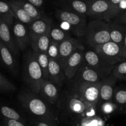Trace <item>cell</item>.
I'll list each match as a JSON object with an SVG mask.
<instances>
[{
  "mask_svg": "<svg viewBox=\"0 0 126 126\" xmlns=\"http://www.w3.org/2000/svg\"><path fill=\"white\" fill-rule=\"evenodd\" d=\"M117 109V106L115 105V103L112 101L105 102V103H103L101 104V112L105 114H109L112 113Z\"/></svg>",
  "mask_w": 126,
  "mask_h": 126,
  "instance_id": "33",
  "label": "cell"
},
{
  "mask_svg": "<svg viewBox=\"0 0 126 126\" xmlns=\"http://www.w3.org/2000/svg\"><path fill=\"white\" fill-rule=\"evenodd\" d=\"M16 90V86L7 79L4 75L0 73V92H11Z\"/></svg>",
  "mask_w": 126,
  "mask_h": 126,
  "instance_id": "31",
  "label": "cell"
},
{
  "mask_svg": "<svg viewBox=\"0 0 126 126\" xmlns=\"http://www.w3.org/2000/svg\"><path fill=\"white\" fill-rule=\"evenodd\" d=\"M0 18L6 20L12 23L14 22V19L16 18L8 2L0 1Z\"/></svg>",
  "mask_w": 126,
  "mask_h": 126,
  "instance_id": "29",
  "label": "cell"
},
{
  "mask_svg": "<svg viewBox=\"0 0 126 126\" xmlns=\"http://www.w3.org/2000/svg\"><path fill=\"white\" fill-rule=\"evenodd\" d=\"M84 49H77L65 61L63 70L67 79L70 80L75 76L84 62Z\"/></svg>",
  "mask_w": 126,
  "mask_h": 126,
  "instance_id": "12",
  "label": "cell"
},
{
  "mask_svg": "<svg viewBox=\"0 0 126 126\" xmlns=\"http://www.w3.org/2000/svg\"><path fill=\"white\" fill-rule=\"evenodd\" d=\"M84 36L86 43L92 48L111 41L109 23L92 20L86 24Z\"/></svg>",
  "mask_w": 126,
  "mask_h": 126,
  "instance_id": "5",
  "label": "cell"
},
{
  "mask_svg": "<svg viewBox=\"0 0 126 126\" xmlns=\"http://www.w3.org/2000/svg\"><path fill=\"white\" fill-rule=\"evenodd\" d=\"M111 75L116 79L126 81V61L122 62L114 65Z\"/></svg>",
  "mask_w": 126,
  "mask_h": 126,
  "instance_id": "30",
  "label": "cell"
},
{
  "mask_svg": "<svg viewBox=\"0 0 126 126\" xmlns=\"http://www.w3.org/2000/svg\"><path fill=\"white\" fill-rule=\"evenodd\" d=\"M120 7L122 12L126 11V0H121V2L120 3Z\"/></svg>",
  "mask_w": 126,
  "mask_h": 126,
  "instance_id": "39",
  "label": "cell"
},
{
  "mask_svg": "<svg viewBox=\"0 0 126 126\" xmlns=\"http://www.w3.org/2000/svg\"><path fill=\"white\" fill-rule=\"evenodd\" d=\"M51 40L60 44L64 40L71 37L70 33L65 30L60 28L51 27L49 33Z\"/></svg>",
  "mask_w": 126,
  "mask_h": 126,
  "instance_id": "28",
  "label": "cell"
},
{
  "mask_svg": "<svg viewBox=\"0 0 126 126\" xmlns=\"http://www.w3.org/2000/svg\"><path fill=\"white\" fill-rule=\"evenodd\" d=\"M101 83V81L96 83H82L72 87L69 92L88 107H95L100 100Z\"/></svg>",
  "mask_w": 126,
  "mask_h": 126,
  "instance_id": "6",
  "label": "cell"
},
{
  "mask_svg": "<svg viewBox=\"0 0 126 126\" xmlns=\"http://www.w3.org/2000/svg\"><path fill=\"white\" fill-rule=\"evenodd\" d=\"M8 4L17 20L28 26H29L30 23L33 22V20L31 18L29 15L22 7L17 4L16 1H9L8 2Z\"/></svg>",
  "mask_w": 126,
  "mask_h": 126,
  "instance_id": "23",
  "label": "cell"
},
{
  "mask_svg": "<svg viewBox=\"0 0 126 126\" xmlns=\"http://www.w3.org/2000/svg\"><path fill=\"white\" fill-rule=\"evenodd\" d=\"M109 30L111 41L117 44L122 49L126 34L125 24L120 23L114 20L113 22L109 23Z\"/></svg>",
  "mask_w": 126,
  "mask_h": 126,
  "instance_id": "21",
  "label": "cell"
},
{
  "mask_svg": "<svg viewBox=\"0 0 126 126\" xmlns=\"http://www.w3.org/2000/svg\"><path fill=\"white\" fill-rule=\"evenodd\" d=\"M35 56L37 59V62L40 65L43 78L44 79L49 80V74H48V66H49V58L46 52L38 53L33 52Z\"/></svg>",
  "mask_w": 126,
  "mask_h": 126,
  "instance_id": "25",
  "label": "cell"
},
{
  "mask_svg": "<svg viewBox=\"0 0 126 126\" xmlns=\"http://www.w3.org/2000/svg\"><path fill=\"white\" fill-rule=\"evenodd\" d=\"M103 79L102 76L84 62L75 76L72 79L70 86H77L82 83H96Z\"/></svg>",
  "mask_w": 126,
  "mask_h": 126,
  "instance_id": "11",
  "label": "cell"
},
{
  "mask_svg": "<svg viewBox=\"0 0 126 126\" xmlns=\"http://www.w3.org/2000/svg\"><path fill=\"white\" fill-rule=\"evenodd\" d=\"M0 114L3 117L4 119H11L25 123V119L21 116L19 113L13 108L6 105L0 104Z\"/></svg>",
  "mask_w": 126,
  "mask_h": 126,
  "instance_id": "26",
  "label": "cell"
},
{
  "mask_svg": "<svg viewBox=\"0 0 126 126\" xmlns=\"http://www.w3.org/2000/svg\"><path fill=\"white\" fill-rule=\"evenodd\" d=\"M51 41L49 33L42 35L35 39H30V46L34 52L47 53Z\"/></svg>",
  "mask_w": 126,
  "mask_h": 126,
  "instance_id": "22",
  "label": "cell"
},
{
  "mask_svg": "<svg viewBox=\"0 0 126 126\" xmlns=\"http://www.w3.org/2000/svg\"><path fill=\"white\" fill-rule=\"evenodd\" d=\"M22 77L28 89L33 93L38 94L41 85L44 79L33 52L30 51L25 55Z\"/></svg>",
  "mask_w": 126,
  "mask_h": 126,
  "instance_id": "4",
  "label": "cell"
},
{
  "mask_svg": "<svg viewBox=\"0 0 126 126\" xmlns=\"http://www.w3.org/2000/svg\"><path fill=\"white\" fill-rule=\"evenodd\" d=\"M112 102L117 108L122 111H126V89H114Z\"/></svg>",
  "mask_w": 126,
  "mask_h": 126,
  "instance_id": "27",
  "label": "cell"
},
{
  "mask_svg": "<svg viewBox=\"0 0 126 126\" xmlns=\"http://www.w3.org/2000/svg\"><path fill=\"white\" fill-rule=\"evenodd\" d=\"M48 74L49 81L54 84L58 88L61 87L65 76L59 62L53 59H49Z\"/></svg>",
  "mask_w": 126,
  "mask_h": 126,
  "instance_id": "18",
  "label": "cell"
},
{
  "mask_svg": "<svg viewBox=\"0 0 126 126\" xmlns=\"http://www.w3.org/2000/svg\"><path fill=\"white\" fill-rule=\"evenodd\" d=\"M27 1L32 5H33L34 7H37V9H39L41 7L43 6V4H44V1L43 0H27Z\"/></svg>",
  "mask_w": 126,
  "mask_h": 126,
  "instance_id": "36",
  "label": "cell"
},
{
  "mask_svg": "<svg viewBox=\"0 0 126 126\" xmlns=\"http://www.w3.org/2000/svg\"><path fill=\"white\" fill-rule=\"evenodd\" d=\"M80 49H84L80 41L72 37L67 38L59 44V62L62 68L64 63L71 56L72 54L75 50Z\"/></svg>",
  "mask_w": 126,
  "mask_h": 126,
  "instance_id": "14",
  "label": "cell"
},
{
  "mask_svg": "<svg viewBox=\"0 0 126 126\" xmlns=\"http://www.w3.org/2000/svg\"><path fill=\"white\" fill-rule=\"evenodd\" d=\"M31 124L34 126H51L47 123L40 121L38 119H34V118H32V119L31 120Z\"/></svg>",
  "mask_w": 126,
  "mask_h": 126,
  "instance_id": "37",
  "label": "cell"
},
{
  "mask_svg": "<svg viewBox=\"0 0 126 126\" xmlns=\"http://www.w3.org/2000/svg\"><path fill=\"white\" fill-rule=\"evenodd\" d=\"M15 1L17 4L19 5L27 12V13L29 15L33 21L43 17L42 11L39 9L34 7L27 1H23V0H15Z\"/></svg>",
  "mask_w": 126,
  "mask_h": 126,
  "instance_id": "24",
  "label": "cell"
},
{
  "mask_svg": "<svg viewBox=\"0 0 126 126\" xmlns=\"http://www.w3.org/2000/svg\"><path fill=\"white\" fill-rule=\"evenodd\" d=\"M116 22H119L122 24H126V11L122 12L114 20Z\"/></svg>",
  "mask_w": 126,
  "mask_h": 126,
  "instance_id": "35",
  "label": "cell"
},
{
  "mask_svg": "<svg viewBox=\"0 0 126 126\" xmlns=\"http://www.w3.org/2000/svg\"><path fill=\"white\" fill-rule=\"evenodd\" d=\"M4 126H27L25 123L7 119H4Z\"/></svg>",
  "mask_w": 126,
  "mask_h": 126,
  "instance_id": "34",
  "label": "cell"
},
{
  "mask_svg": "<svg viewBox=\"0 0 126 126\" xmlns=\"http://www.w3.org/2000/svg\"><path fill=\"white\" fill-rule=\"evenodd\" d=\"M47 54L49 57V59L57 60L59 62V44L51 40L48 47Z\"/></svg>",
  "mask_w": 126,
  "mask_h": 126,
  "instance_id": "32",
  "label": "cell"
},
{
  "mask_svg": "<svg viewBox=\"0 0 126 126\" xmlns=\"http://www.w3.org/2000/svg\"><path fill=\"white\" fill-rule=\"evenodd\" d=\"M12 32L19 50H25L30 45V38L27 25L19 21H16L12 23Z\"/></svg>",
  "mask_w": 126,
  "mask_h": 126,
  "instance_id": "13",
  "label": "cell"
},
{
  "mask_svg": "<svg viewBox=\"0 0 126 126\" xmlns=\"http://www.w3.org/2000/svg\"><path fill=\"white\" fill-rule=\"evenodd\" d=\"M84 62L88 66L96 70L103 79L111 75L112 69L114 66L103 59L93 50L85 52Z\"/></svg>",
  "mask_w": 126,
  "mask_h": 126,
  "instance_id": "9",
  "label": "cell"
},
{
  "mask_svg": "<svg viewBox=\"0 0 126 126\" xmlns=\"http://www.w3.org/2000/svg\"><path fill=\"white\" fill-rule=\"evenodd\" d=\"M121 2V0L89 1L87 16L93 20L109 22L122 12L120 7Z\"/></svg>",
  "mask_w": 126,
  "mask_h": 126,
  "instance_id": "3",
  "label": "cell"
},
{
  "mask_svg": "<svg viewBox=\"0 0 126 126\" xmlns=\"http://www.w3.org/2000/svg\"><path fill=\"white\" fill-rule=\"evenodd\" d=\"M55 16L61 22L67 23L69 29L77 36H84L86 26V16L61 9L56 10Z\"/></svg>",
  "mask_w": 126,
  "mask_h": 126,
  "instance_id": "7",
  "label": "cell"
},
{
  "mask_svg": "<svg viewBox=\"0 0 126 126\" xmlns=\"http://www.w3.org/2000/svg\"><path fill=\"white\" fill-rule=\"evenodd\" d=\"M19 101L34 119L51 126H56L57 118L46 102L28 89H23L18 96Z\"/></svg>",
  "mask_w": 126,
  "mask_h": 126,
  "instance_id": "1",
  "label": "cell"
},
{
  "mask_svg": "<svg viewBox=\"0 0 126 126\" xmlns=\"http://www.w3.org/2000/svg\"><path fill=\"white\" fill-rule=\"evenodd\" d=\"M58 107L63 119L67 122L75 123L83 117L88 107L82 100L69 91L63 92L58 97Z\"/></svg>",
  "mask_w": 126,
  "mask_h": 126,
  "instance_id": "2",
  "label": "cell"
},
{
  "mask_svg": "<svg viewBox=\"0 0 126 126\" xmlns=\"http://www.w3.org/2000/svg\"><path fill=\"white\" fill-rule=\"evenodd\" d=\"M93 50L113 66L120 62L126 61L122 56V49L111 41L95 47Z\"/></svg>",
  "mask_w": 126,
  "mask_h": 126,
  "instance_id": "8",
  "label": "cell"
},
{
  "mask_svg": "<svg viewBox=\"0 0 126 126\" xmlns=\"http://www.w3.org/2000/svg\"><path fill=\"white\" fill-rule=\"evenodd\" d=\"M0 59L4 66L14 75H17L18 73V65L16 59L8 48L0 41Z\"/></svg>",
  "mask_w": 126,
  "mask_h": 126,
  "instance_id": "20",
  "label": "cell"
},
{
  "mask_svg": "<svg viewBox=\"0 0 126 126\" xmlns=\"http://www.w3.org/2000/svg\"><path fill=\"white\" fill-rule=\"evenodd\" d=\"M38 94L45 102L49 104H54L59 97L58 88L49 80L44 79L41 85Z\"/></svg>",
  "mask_w": 126,
  "mask_h": 126,
  "instance_id": "17",
  "label": "cell"
},
{
  "mask_svg": "<svg viewBox=\"0 0 126 126\" xmlns=\"http://www.w3.org/2000/svg\"><path fill=\"white\" fill-rule=\"evenodd\" d=\"M116 81L117 79L111 75L104 78L101 81L99 100L101 102V103L112 101Z\"/></svg>",
  "mask_w": 126,
  "mask_h": 126,
  "instance_id": "19",
  "label": "cell"
},
{
  "mask_svg": "<svg viewBox=\"0 0 126 126\" xmlns=\"http://www.w3.org/2000/svg\"><path fill=\"white\" fill-rule=\"evenodd\" d=\"M125 27H126V34H125L123 46H122V56L123 59H124L126 60V23L125 24Z\"/></svg>",
  "mask_w": 126,
  "mask_h": 126,
  "instance_id": "38",
  "label": "cell"
},
{
  "mask_svg": "<svg viewBox=\"0 0 126 126\" xmlns=\"http://www.w3.org/2000/svg\"><path fill=\"white\" fill-rule=\"evenodd\" d=\"M51 27V20L44 16L33 21L28 26L30 38L33 39L49 33Z\"/></svg>",
  "mask_w": 126,
  "mask_h": 126,
  "instance_id": "15",
  "label": "cell"
},
{
  "mask_svg": "<svg viewBox=\"0 0 126 126\" xmlns=\"http://www.w3.org/2000/svg\"><path fill=\"white\" fill-rule=\"evenodd\" d=\"M56 6L61 7V9L70 11L79 14L87 16L89 9V1L80 0H66L57 1Z\"/></svg>",
  "mask_w": 126,
  "mask_h": 126,
  "instance_id": "16",
  "label": "cell"
},
{
  "mask_svg": "<svg viewBox=\"0 0 126 126\" xmlns=\"http://www.w3.org/2000/svg\"><path fill=\"white\" fill-rule=\"evenodd\" d=\"M12 22L0 18V41L2 42L11 52L15 58L19 56V49L12 32Z\"/></svg>",
  "mask_w": 126,
  "mask_h": 126,
  "instance_id": "10",
  "label": "cell"
}]
</instances>
